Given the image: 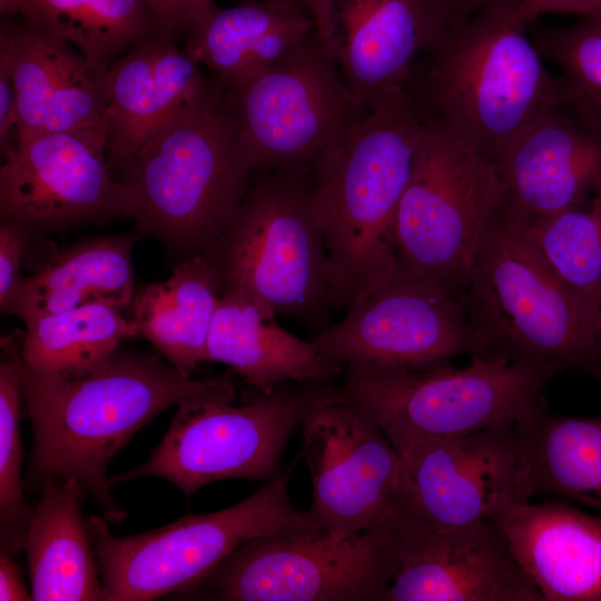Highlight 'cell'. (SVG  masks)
<instances>
[{
  "instance_id": "obj_1",
  "label": "cell",
  "mask_w": 601,
  "mask_h": 601,
  "mask_svg": "<svg viewBox=\"0 0 601 601\" xmlns=\"http://www.w3.org/2000/svg\"><path fill=\"white\" fill-rule=\"evenodd\" d=\"M229 382L184 376L154 353L117 351L104 365L72 377L42 375L22 362L21 394L33 433L27 485L77 479L109 522H121L127 513L114 500L106 474L112 456L167 407Z\"/></svg>"
},
{
  "instance_id": "obj_2",
  "label": "cell",
  "mask_w": 601,
  "mask_h": 601,
  "mask_svg": "<svg viewBox=\"0 0 601 601\" xmlns=\"http://www.w3.org/2000/svg\"><path fill=\"white\" fill-rule=\"evenodd\" d=\"M424 127L406 89L393 87L363 107L313 164V211L337 308L397 267L395 217Z\"/></svg>"
},
{
  "instance_id": "obj_3",
  "label": "cell",
  "mask_w": 601,
  "mask_h": 601,
  "mask_svg": "<svg viewBox=\"0 0 601 601\" xmlns=\"http://www.w3.org/2000/svg\"><path fill=\"white\" fill-rule=\"evenodd\" d=\"M521 0H494L451 24L415 63L404 88L421 117L494 161L540 114L564 102L528 36Z\"/></svg>"
},
{
  "instance_id": "obj_4",
  "label": "cell",
  "mask_w": 601,
  "mask_h": 601,
  "mask_svg": "<svg viewBox=\"0 0 601 601\" xmlns=\"http://www.w3.org/2000/svg\"><path fill=\"white\" fill-rule=\"evenodd\" d=\"M253 170L226 91L210 82L120 171L136 197V229L190 257L223 234Z\"/></svg>"
},
{
  "instance_id": "obj_5",
  "label": "cell",
  "mask_w": 601,
  "mask_h": 601,
  "mask_svg": "<svg viewBox=\"0 0 601 601\" xmlns=\"http://www.w3.org/2000/svg\"><path fill=\"white\" fill-rule=\"evenodd\" d=\"M486 356L524 366L592 367L598 315L552 269L505 203L464 293Z\"/></svg>"
},
{
  "instance_id": "obj_6",
  "label": "cell",
  "mask_w": 601,
  "mask_h": 601,
  "mask_svg": "<svg viewBox=\"0 0 601 601\" xmlns=\"http://www.w3.org/2000/svg\"><path fill=\"white\" fill-rule=\"evenodd\" d=\"M263 173L203 256L220 295L237 292L276 316L321 326L337 303L309 174Z\"/></svg>"
},
{
  "instance_id": "obj_7",
  "label": "cell",
  "mask_w": 601,
  "mask_h": 601,
  "mask_svg": "<svg viewBox=\"0 0 601 601\" xmlns=\"http://www.w3.org/2000/svg\"><path fill=\"white\" fill-rule=\"evenodd\" d=\"M299 455L250 496L208 514H187L157 530L110 533L108 520L87 526L102 577L105 601H147L187 594L243 541L264 535H308L322 530L314 512L297 510L288 485Z\"/></svg>"
},
{
  "instance_id": "obj_8",
  "label": "cell",
  "mask_w": 601,
  "mask_h": 601,
  "mask_svg": "<svg viewBox=\"0 0 601 601\" xmlns=\"http://www.w3.org/2000/svg\"><path fill=\"white\" fill-rule=\"evenodd\" d=\"M337 386L336 382H288L257 390L252 401L234 406L230 381L186 398L150 457L131 471L109 476L110 484L157 476L190 496L221 480L267 482L283 469L287 442L306 414Z\"/></svg>"
},
{
  "instance_id": "obj_9",
  "label": "cell",
  "mask_w": 601,
  "mask_h": 601,
  "mask_svg": "<svg viewBox=\"0 0 601 601\" xmlns=\"http://www.w3.org/2000/svg\"><path fill=\"white\" fill-rule=\"evenodd\" d=\"M424 125L395 217L397 262L464 297L505 189L492 158L435 120L424 119Z\"/></svg>"
},
{
  "instance_id": "obj_10",
  "label": "cell",
  "mask_w": 601,
  "mask_h": 601,
  "mask_svg": "<svg viewBox=\"0 0 601 601\" xmlns=\"http://www.w3.org/2000/svg\"><path fill=\"white\" fill-rule=\"evenodd\" d=\"M561 372L475 355L463 367L386 373L345 368L338 388L373 417L400 453L428 440L519 424Z\"/></svg>"
},
{
  "instance_id": "obj_11",
  "label": "cell",
  "mask_w": 601,
  "mask_h": 601,
  "mask_svg": "<svg viewBox=\"0 0 601 601\" xmlns=\"http://www.w3.org/2000/svg\"><path fill=\"white\" fill-rule=\"evenodd\" d=\"M400 566L395 529L334 539L255 536L238 544L187 595L224 601H384Z\"/></svg>"
},
{
  "instance_id": "obj_12",
  "label": "cell",
  "mask_w": 601,
  "mask_h": 601,
  "mask_svg": "<svg viewBox=\"0 0 601 601\" xmlns=\"http://www.w3.org/2000/svg\"><path fill=\"white\" fill-rule=\"evenodd\" d=\"M226 95L246 155L260 171L308 175L363 108L315 30Z\"/></svg>"
},
{
  "instance_id": "obj_13",
  "label": "cell",
  "mask_w": 601,
  "mask_h": 601,
  "mask_svg": "<svg viewBox=\"0 0 601 601\" xmlns=\"http://www.w3.org/2000/svg\"><path fill=\"white\" fill-rule=\"evenodd\" d=\"M347 370L386 373L486 356L465 308L437 283L400 263L382 283L358 296L345 317L311 341Z\"/></svg>"
},
{
  "instance_id": "obj_14",
  "label": "cell",
  "mask_w": 601,
  "mask_h": 601,
  "mask_svg": "<svg viewBox=\"0 0 601 601\" xmlns=\"http://www.w3.org/2000/svg\"><path fill=\"white\" fill-rule=\"evenodd\" d=\"M302 456L313 486L311 510L323 531L343 539L394 529L400 515L402 459L373 417L339 388L300 424Z\"/></svg>"
},
{
  "instance_id": "obj_15",
  "label": "cell",
  "mask_w": 601,
  "mask_h": 601,
  "mask_svg": "<svg viewBox=\"0 0 601 601\" xmlns=\"http://www.w3.org/2000/svg\"><path fill=\"white\" fill-rule=\"evenodd\" d=\"M105 132H47L12 145L0 168L1 221L27 231L134 217L136 197L115 180Z\"/></svg>"
},
{
  "instance_id": "obj_16",
  "label": "cell",
  "mask_w": 601,
  "mask_h": 601,
  "mask_svg": "<svg viewBox=\"0 0 601 601\" xmlns=\"http://www.w3.org/2000/svg\"><path fill=\"white\" fill-rule=\"evenodd\" d=\"M400 455L402 481L396 522L407 520L433 529L460 528L491 520L508 504L519 501L516 425L420 442Z\"/></svg>"
},
{
  "instance_id": "obj_17",
  "label": "cell",
  "mask_w": 601,
  "mask_h": 601,
  "mask_svg": "<svg viewBox=\"0 0 601 601\" xmlns=\"http://www.w3.org/2000/svg\"><path fill=\"white\" fill-rule=\"evenodd\" d=\"M305 8L359 107L404 87L452 22L451 0H306Z\"/></svg>"
},
{
  "instance_id": "obj_18",
  "label": "cell",
  "mask_w": 601,
  "mask_h": 601,
  "mask_svg": "<svg viewBox=\"0 0 601 601\" xmlns=\"http://www.w3.org/2000/svg\"><path fill=\"white\" fill-rule=\"evenodd\" d=\"M400 566L384 601H543L490 520L433 529L398 520Z\"/></svg>"
},
{
  "instance_id": "obj_19",
  "label": "cell",
  "mask_w": 601,
  "mask_h": 601,
  "mask_svg": "<svg viewBox=\"0 0 601 601\" xmlns=\"http://www.w3.org/2000/svg\"><path fill=\"white\" fill-rule=\"evenodd\" d=\"M0 61L17 92L13 144L47 132L108 135L109 67L27 21L1 29Z\"/></svg>"
},
{
  "instance_id": "obj_20",
  "label": "cell",
  "mask_w": 601,
  "mask_h": 601,
  "mask_svg": "<svg viewBox=\"0 0 601 601\" xmlns=\"http://www.w3.org/2000/svg\"><path fill=\"white\" fill-rule=\"evenodd\" d=\"M495 162L505 205L522 223L583 206L601 194V134L563 106L533 119Z\"/></svg>"
},
{
  "instance_id": "obj_21",
  "label": "cell",
  "mask_w": 601,
  "mask_h": 601,
  "mask_svg": "<svg viewBox=\"0 0 601 601\" xmlns=\"http://www.w3.org/2000/svg\"><path fill=\"white\" fill-rule=\"evenodd\" d=\"M490 521L543 601H601V514L566 500L513 501Z\"/></svg>"
},
{
  "instance_id": "obj_22",
  "label": "cell",
  "mask_w": 601,
  "mask_h": 601,
  "mask_svg": "<svg viewBox=\"0 0 601 601\" xmlns=\"http://www.w3.org/2000/svg\"><path fill=\"white\" fill-rule=\"evenodd\" d=\"M210 82L174 36L156 32L109 66L107 159L120 171L141 146Z\"/></svg>"
},
{
  "instance_id": "obj_23",
  "label": "cell",
  "mask_w": 601,
  "mask_h": 601,
  "mask_svg": "<svg viewBox=\"0 0 601 601\" xmlns=\"http://www.w3.org/2000/svg\"><path fill=\"white\" fill-rule=\"evenodd\" d=\"M207 361L228 365L249 386L336 382L345 367L282 328L276 315L237 292L220 295L207 341Z\"/></svg>"
},
{
  "instance_id": "obj_24",
  "label": "cell",
  "mask_w": 601,
  "mask_h": 601,
  "mask_svg": "<svg viewBox=\"0 0 601 601\" xmlns=\"http://www.w3.org/2000/svg\"><path fill=\"white\" fill-rule=\"evenodd\" d=\"M32 510L23 549L36 601H105L98 561L81 513L82 484L47 480Z\"/></svg>"
},
{
  "instance_id": "obj_25",
  "label": "cell",
  "mask_w": 601,
  "mask_h": 601,
  "mask_svg": "<svg viewBox=\"0 0 601 601\" xmlns=\"http://www.w3.org/2000/svg\"><path fill=\"white\" fill-rule=\"evenodd\" d=\"M140 234L90 238L58 253L24 277L2 312L24 323L97 303L130 309L136 293L131 253Z\"/></svg>"
},
{
  "instance_id": "obj_26",
  "label": "cell",
  "mask_w": 601,
  "mask_h": 601,
  "mask_svg": "<svg viewBox=\"0 0 601 601\" xmlns=\"http://www.w3.org/2000/svg\"><path fill=\"white\" fill-rule=\"evenodd\" d=\"M313 30V18L299 6L252 0L217 8L191 27L185 51L229 91L272 66Z\"/></svg>"
},
{
  "instance_id": "obj_27",
  "label": "cell",
  "mask_w": 601,
  "mask_h": 601,
  "mask_svg": "<svg viewBox=\"0 0 601 601\" xmlns=\"http://www.w3.org/2000/svg\"><path fill=\"white\" fill-rule=\"evenodd\" d=\"M516 431L519 501L553 494L601 514V416L558 415L543 398Z\"/></svg>"
},
{
  "instance_id": "obj_28",
  "label": "cell",
  "mask_w": 601,
  "mask_h": 601,
  "mask_svg": "<svg viewBox=\"0 0 601 601\" xmlns=\"http://www.w3.org/2000/svg\"><path fill=\"white\" fill-rule=\"evenodd\" d=\"M214 269L203 255L185 258L159 283L136 288L131 316L147 339L184 376L207 361V341L219 302Z\"/></svg>"
},
{
  "instance_id": "obj_29",
  "label": "cell",
  "mask_w": 601,
  "mask_h": 601,
  "mask_svg": "<svg viewBox=\"0 0 601 601\" xmlns=\"http://www.w3.org/2000/svg\"><path fill=\"white\" fill-rule=\"evenodd\" d=\"M24 324L23 365L48 376L91 372L108 362L125 338L137 336L124 309L102 303L37 316Z\"/></svg>"
},
{
  "instance_id": "obj_30",
  "label": "cell",
  "mask_w": 601,
  "mask_h": 601,
  "mask_svg": "<svg viewBox=\"0 0 601 601\" xmlns=\"http://www.w3.org/2000/svg\"><path fill=\"white\" fill-rule=\"evenodd\" d=\"M0 11L20 14L105 67L158 32L142 0H0Z\"/></svg>"
},
{
  "instance_id": "obj_31",
  "label": "cell",
  "mask_w": 601,
  "mask_h": 601,
  "mask_svg": "<svg viewBox=\"0 0 601 601\" xmlns=\"http://www.w3.org/2000/svg\"><path fill=\"white\" fill-rule=\"evenodd\" d=\"M523 225L556 275L599 317L601 312V194L583 206L523 223Z\"/></svg>"
},
{
  "instance_id": "obj_32",
  "label": "cell",
  "mask_w": 601,
  "mask_h": 601,
  "mask_svg": "<svg viewBox=\"0 0 601 601\" xmlns=\"http://www.w3.org/2000/svg\"><path fill=\"white\" fill-rule=\"evenodd\" d=\"M532 41L561 70L562 106L601 134V13L565 27H539Z\"/></svg>"
},
{
  "instance_id": "obj_33",
  "label": "cell",
  "mask_w": 601,
  "mask_h": 601,
  "mask_svg": "<svg viewBox=\"0 0 601 601\" xmlns=\"http://www.w3.org/2000/svg\"><path fill=\"white\" fill-rule=\"evenodd\" d=\"M0 364V545L16 554L24 546L32 510L24 503L21 480L19 410L21 394V347L2 344Z\"/></svg>"
},
{
  "instance_id": "obj_34",
  "label": "cell",
  "mask_w": 601,
  "mask_h": 601,
  "mask_svg": "<svg viewBox=\"0 0 601 601\" xmlns=\"http://www.w3.org/2000/svg\"><path fill=\"white\" fill-rule=\"evenodd\" d=\"M27 230L11 221L0 227V305L3 309L12 299L26 276L21 273Z\"/></svg>"
},
{
  "instance_id": "obj_35",
  "label": "cell",
  "mask_w": 601,
  "mask_h": 601,
  "mask_svg": "<svg viewBox=\"0 0 601 601\" xmlns=\"http://www.w3.org/2000/svg\"><path fill=\"white\" fill-rule=\"evenodd\" d=\"M151 13L157 31L174 36L190 29L217 9L213 0H142Z\"/></svg>"
},
{
  "instance_id": "obj_36",
  "label": "cell",
  "mask_w": 601,
  "mask_h": 601,
  "mask_svg": "<svg viewBox=\"0 0 601 601\" xmlns=\"http://www.w3.org/2000/svg\"><path fill=\"white\" fill-rule=\"evenodd\" d=\"M520 13L529 23L546 13H571L588 18L601 13V0H521Z\"/></svg>"
},
{
  "instance_id": "obj_37",
  "label": "cell",
  "mask_w": 601,
  "mask_h": 601,
  "mask_svg": "<svg viewBox=\"0 0 601 601\" xmlns=\"http://www.w3.org/2000/svg\"><path fill=\"white\" fill-rule=\"evenodd\" d=\"M17 125V92L8 67L0 61V146L2 154L12 147Z\"/></svg>"
},
{
  "instance_id": "obj_38",
  "label": "cell",
  "mask_w": 601,
  "mask_h": 601,
  "mask_svg": "<svg viewBox=\"0 0 601 601\" xmlns=\"http://www.w3.org/2000/svg\"><path fill=\"white\" fill-rule=\"evenodd\" d=\"M0 600H33L23 581L22 571L13 559V554L1 552L0 556Z\"/></svg>"
},
{
  "instance_id": "obj_39",
  "label": "cell",
  "mask_w": 601,
  "mask_h": 601,
  "mask_svg": "<svg viewBox=\"0 0 601 601\" xmlns=\"http://www.w3.org/2000/svg\"><path fill=\"white\" fill-rule=\"evenodd\" d=\"M494 0H451L452 22L460 23ZM450 24V26H451Z\"/></svg>"
},
{
  "instance_id": "obj_40",
  "label": "cell",
  "mask_w": 601,
  "mask_h": 601,
  "mask_svg": "<svg viewBox=\"0 0 601 601\" xmlns=\"http://www.w3.org/2000/svg\"><path fill=\"white\" fill-rule=\"evenodd\" d=\"M598 374L601 376V312L599 314L597 325H595V332H594V359L593 365L591 367Z\"/></svg>"
},
{
  "instance_id": "obj_41",
  "label": "cell",
  "mask_w": 601,
  "mask_h": 601,
  "mask_svg": "<svg viewBox=\"0 0 601 601\" xmlns=\"http://www.w3.org/2000/svg\"><path fill=\"white\" fill-rule=\"evenodd\" d=\"M270 1H280V2H287L292 4H296L299 7H305L306 0H270Z\"/></svg>"
}]
</instances>
